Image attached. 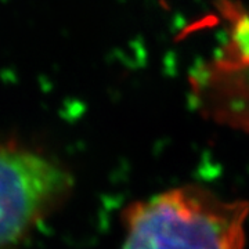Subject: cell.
Returning a JSON list of instances; mask_svg holds the SVG:
<instances>
[{
  "label": "cell",
  "mask_w": 249,
  "mask_h": 249,
  "mask_svg": "<svg viewBox=\"0 0 249 249\" xmlns=\"http://www.w3.org/2000/svg\"><path fill=\"white\" fill-rule=\"evenodd\" d=\"M71 188V175L55 160L22 147L0 145V249L55 211Z\"/></svg>",
  "instance_id": "obj_2"
},
{
  "label": "cell",
  "mask_w": 249,
  "mask_h": 249,
  "mask_svg": "<svg viewBox=\"0 0 249 249\" xmlns=\"http://www.w3.org/2000/svg\"><path fill=\"white\" fill-rule=\"evenodd\" d=\"M249 202L181 186L130 205L121 249H245Z\"/></svg>",
  "instance_id": "obj_1"
}]
</instances>
